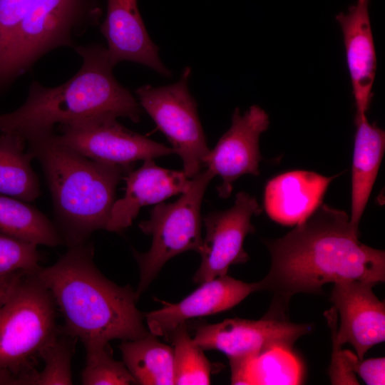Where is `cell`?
Masks as SVG:
<instances>
[{
  "label": "cell",
  "instance_id": "1",
  "mask_svg": "<svg viewBox=\"0 0 385 385\" xmlns=\"http://www.w3.org/2000/svg\"><path fill=\"white\" fill-rule=\"evenodd\" d=\"M359 236L344 211L322 204L284 236L267 241L271 266L257 282L259 290L274 294L271 310L280 308L283 314L294 294L319 293L327 283L384 282V251L363 244Z\"/></svg>",
  "mask_w": 385,
  "mask_h": 385
},
{
  "label": "cell",
  "instance_id": "2",
  "mask_svg": "<svg viewBox=\"0 0 385 385\" xmlns=\"http://www.w3.org/2000/svg\"><path fill=\"white\" fill-rule=\"evenodd\" d=\"M93 257V246L86 242L69 246L54 265L34 272L63 317V331L85 348L150 334L136 307L135 292L106 278Z\"/></svg>",
  "mask_w": 385,
  "mask_h": 385
},
{
  "label": "cell",
  "instance_id": "3",
  "mask_svg": "<svg viewBox=\"0 0 385 385\" xmlns=\"http://www.w3.org/2000/svg\"><path fill=\"white\" fill-rule=\"evenodd\" d=\"M23 138L42 167L63 242L83 244L93 232L106 230L117 185L132 167L85 157L62 144L53 130Z\"/></svg>",
  "mask_w": 385,
  "mask_h": 385
},
{
  "label": "cell",
  "instance_id": "4",
  "mask_svg": "<svg viewBox=\"0 0 385 385\" xmlns=\"http://www.w3.org/2000/svg\"><path fill=\"white\" fill-rule=\"evenodd\" d=\"M75 50L82 58L79 71L56 87L33 81L25 102L14 111L0 114L1 133L23 137L53 130L56 124L101 115L140 121V106L113 76L107 48L91 44L76 46Z\"/></svg>",
  "mask_w": 385,
  "mask_h": 385
},
{
  "label": "cell",
  "instance_id": "5",
  "mask_svg": "<svg viewBox=\"0 0 385 385\" xmlns=\"http://www.w3.org/2000/svg\"><path fill=\"white\" fill-rule=\"evenodd\" d=\"M56 304L34 273H25L0 307V369L31 385L43 347L56 334Z\"/></svg>",
  "mask_w": 385,
  "mask_h": 385
},
{
  "label": "cell",
  "instance_id": "6",
  "mask_svg": "<svg viewBox=\"0 0 385 385\" xmlns=\"http://www.w3.org/2000/svg\"><path fill=\"white\" fill-rule=\"evenodd\" d=\"M101 14L98 0H30L0 63V86L25 73L48 52L74 46L75 38L98 25Z\"/></svg>",
  "mask_w": 385,
  "mask_h": 385
},
{
  "label": "cell",
  "instance_id": "7",
  "mask_svg": "<svg viewBox=\"0 0 385 385\" xmlns=\"http://www.w3.org/2000/svg\"><path fill=\"white\" fill-rule=\"evenodd\" d=\"M214 177L209 169L201 170L176 201L157 204L150 218L138 224L143 232L152 237V243L146 252H133L140 270L138 299L169 260L189 250L199 252L202 242L201 205Z\"/></svg>",
  "mask_w": 385,
  "mask_h": 385
},
{
  "label": "cell",
  "instance_id": "8",
  "mask_svg": "<svg viewBox=\"0 0 385 385\" xmlns=\"http://www.w3.org/2000/svg\"><path fill=\"white\" fill-rule=\"evenodd\" d=\"M191 70L185 67L173 84L138 88L136 95L142 108L165 135L183 163V171L193 178L205 166L210 149L197 114V103L188 89Z\"/></svg>",
  "mask_w": 385,
  "mask_h": 385
},
{
  "label": "cell",
  "instance_id": "9",
  "mask_svg": "<svg viewBox=\"0 0 385 385\" xmlns=\"http://www.w3.org/2000/svg\"><path fill=\"white\" fill-rule=\"evenodd\" d=\"M58 140L91 160L133 167L135 162L175 153L172 148L133 132L101 115L58 125Z\"/></svg>",
  "mask_w": 385,
  "mask_h": 385
},
{
  "label": "cell",
  "instance_id": "10",
  "mask_svg": "<svg viewBox=\"0 0 385 385\" xmlns=\"http://www.w3.org/2000/svg\"><path fill=\"white\" fill-rule=\"evenodd\" d=\"M304 324L267 314L258 320L233 318L196 329L194 341L203 350H217L230 363L252 359L275 348L292 349L297 340L310 331Z\"/></svg>",
  "mask_w": 385,
  "mask_h": 385
},
{
  "label": "cell",
  "instance_id": "11",
  "mask_svg": "<svg viewBox=\"0 0 385 385\" xmlns=\"http://www.w3.org/2000/svg\"><path fill=\"white\" fill-rule=\"evenodd\" d=\"M261 211L255 197L240 192L230 208L203 217L206 234L199 251L201 263L193 277L195 282L200 284L227 274L231 265L247 261L244 241L255 232L252 217Z\"/></svg>",
  "mask_w": 385,
  "mask_h": 385
},
{
  "label": "cell",
  "instance_id": "12",
  "mask_svg": "<svg viewBox=\"0 0 385 385\" xmlns=\"http://www.w3.org/2000/svg\"><path fill=\"white\" fill-rule=\"evenodd\" d=\"M376 284L361 280L334 283V307L325 313L337 342L350 344L359 359L385 340V304L373 292Z\"/></svg>",
  "mask_w": 385,
  "mask_h": 385
},
{
  "label": "cell",
  "instance_id": "13",
  "mask_svg": "<svg viewBox=\"0 0 385 385\" xmlns=\"http://www.w3.org/2000/svg\"><path fill=\"white\" fill-rule=\"evenodd\" d=\"M269 125L267 113L258 106H252L243 114L239 108H235L231 126L204 160L205 166L222 179L217 188L220 197L230 195L234 182L242 175H260L262 155L259 139Z\"/></svg>",
  "mask_w": 385,
  "mask_h": 385
},
{
  "label": "cell",
  "instance_id": "14",
  "mask_svg": "<svg viewBox=\"0 0 385 385\" xmlns=\"http://www.w3.org/2000/svg\"><path fill=\"white\" fill-rule=\"evenodd\" d=\"M256 291L258 282L247 283L225 274L200 283L178 302L162 301L161 308L144 314V318L152 334L168 337L186 321L228 310Z\"/></svg>",
  "mask_w": 385,
  "mask_h": 385
},
{
  "label": "cell",
  "instance_id": "15",
  "mask_svg": "<svg viewBox=\"0 0 385 385\" xmlns=\"http://www.w3.org/2000/svg\"><path fill=\"white\" fill-rule=\"evenodd\" d=\"M113 67L124 61L148 66L165 77L171 72L161 62L158 47L152 41L138 8L137 0H107V12L100 25Z\"/></svg>",
  "mask_w": 385,
  "mask_h": 385
},
{
  "label": "cell",
  "instance_id": "16",
  "mask_svg": "<svg viewBox=\"0 0 385 385\" xmlns=\"http://www.w3.org/2000/svg\"><path fill=\"white\" fill-rule=\"evenodd\" d=\"M369 4V0H356L347 12L336 16L343 35L356 114H366L376 71Z\"/></svg>",
  "mask_w": 385,
  "mask_h": 385
},
{
  "label": "cell",
  "instance_id": "17",
  "mask_svg": "<svg viewBox=\"0 0 385 385\" xmlns=\"http://www.w3.org/2000/svg\"><path fill=\"white\" fill-rule=\"evenodd\" d=\"M125 175V192L113 203L106 227L110 232H119L130 226L142 207L183 193L190 181L183 170L161 168L153 158L144 160L141 167Z\"/></svg>",
  "mask_w": 385,
  "mask_h": 385
},
{
  "label": "cell",
  "instance_id": "18",
  "mask_svg": "<svg viewBox=\"0 0 385 385\" xmlns=\"http://www.w3.org/2000/svg\"><path fill=\"white\" fill-rule=\"evenodd\" d=\"M339 175L326 177L307 170L289 171L270 180L264 207L268 216L283 225L305 221L322 204L325 192Z\"/></svg>",
  "mask_w": 385,
  "mask_h": 385
},
{
  "label": "cell",
  "instance_id": "19",
  "mask_svg": "<svg viewBox=\"0 0 385 385\" xmlns=\"http://www.w3.org/2000/svg\"><path fill=\"white\" fill-rule=\"evenodd\" d=\"M356 133L351 175L350 223L359 230V222L375 183L385 149V133L366 114H355Z\"/></svg>",
  "mask_w": 385,
  "mask_h": 385
},
{
  "label": "cell",
  "instance_id": "20",
  "mask_svg": "<svg viewBox=\"0 0 385 385\" xmlns=\"http://www.w3.org/2000/svg\"><path fill=\"white\" fill-rule=\"evenodd\" d=\"M26 142L13 133L0 135V195L26 202L41 195L39 180L31 166L34 155L24 151Z\"/></svg>",
  "mask_w": 385,
  "mask_h": 385
},
{
  "label": "cell",
  "instance_id": "21",
  "mask_svg": "<svg viewBox=\"0 0 385 385\" xmlns=\"http://www.w3.org/2000/svg\"><path fill=\"white\" fill-rule=\"evenodd\" d=\"M123 361L136 383L142 385L173 384V351L151 333L119 346Z\"/></svg>",
  "mask_w": 385,
  "mask_h": 385
},
{
  "label": "cell",
  "instance_id": "22",
  "mask_svg": "<svg viewBox=\"0 0 385 385\" xmlns=\"http://www.w3.org/2000/svg\"><path fill=\"white\" fill-rule=\"evenodd\" d=\"M0 232L36 245L63 243L56 225L38 209L20 200L0 195Z\"/></svg>",
  "mask_w": 385,
  "mask_h": 385
},
{
  "label": "cell",
  "instance_id": "23",
  "mask_svg": "<svg viewBox=\"0 0 385 385\" xmlns=\"http://www.w3.org/2000/svg\"><path fill=\"white\" fill-rule=\"evenodd\" d=\"M292 349L275 348L240 362L231 369L232 384H294L300 365Z\"/></svg>",
  "mask_w": 385,
  "mask_h": 385
},
{
  "label": "cell",
  "instance_id": "24",
  "mask_svg": "<svg viewBox=\"0 0 385 385\" xmlns=\"http://www.w3.org/2000/svg\"><path fill=\"white\" fill-rule=\"evenodd\" d=\"M169 336L173 346V384H210V362L190 336L185 323Z\"/></svg>",
  "mask_w": 385,
  "mask_h": 385
},
{
  "label": "cell",
  "instance_id": "25",
  "mask_svg": "<svg viewBox=\"0 0 385 385\" xmlns=\"http://www.w3.org/2000/svg\"><path fill=\"white\" fill-rule=\"evenodd\" d=\"M76 338L66 334L63 327L43 347L40 359L44 366L37 371L32 380V385H68L72 384L71 357Z\"/></svg>",
  "mask_w": 385,
  "mask_h": 385
},
{
  "label": "cell",
  "instance_id": "26",
  "mask_svg": "<svg viewBox=\"0 0 385 385\" xmlns=\"http://www.w3.org/2000/svg\"><path fill=\"white\" fill-rule=\"evenodd\" d=\"M86 360L81 374L84 385L137 384L123 361L113 358L108 344L86 347Z\"/></svg>",
  "mask_w": 385,
  "mask_h": 385
},
{
  "label": "cell",
  "instance_id": "27",
  "mask_svg": "<svg viewBox=\"0 0 385 385\" xmlns=\"http://www.w3.org/2000/svg\"><path fill=\"white\" fill-rule=\"evenodd\" d=\"M40 260L36 245L0 232V274L34 273L40 267Z\"/></svg>",
  "mask_w": 385,
  "mask_h": 385
},
{
  "label": "cell",
  "instance_id": "28",
  "mask_svg": "<svg viewBox=\"0 0 385 385\" xmlns=\"http://www.w3.org/2000/svg\"><path fill=\"white\" fill-rule=\"evenodd\" d=\"M30 0H0V63L21 24Z\"/></svg>",
  "mask_w": 385,
  "mask_h": 385
},
{
  "label": "cell",
  "instance_id": "29",
  "mask_svg": "<svg viewBox=\"0 0 385 385\" xmlns=\"http://www.w3.org/2000/svg\"><path fill=\"white\" fill-rule=\"evenodd\" d=\"M349 368L357 374L368 385H384L385 384L384 357L359 359L349 350H344Z\"/></svg>",
  "mask_w": 385,
  "mask_h": 385
},
{
  "label": "cell",
  "instance_id": "30",
  "mask_svg": "<svg viewBox=\"0 0 385 385\" xmlns=\"http://www.w3.org/2000/svg\"><path fill=\"white\" fill-rule=\"evenodd\" d=\"M25 272L18 271L0 274V307L5 302L14 286Z\"/></svg>",
  "mask_w": 385,
  "mask_h": 385
}]
</instances>
